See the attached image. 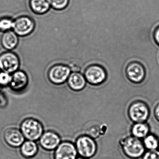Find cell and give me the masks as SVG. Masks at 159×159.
Instances as JSON below:
<instances>
[{"label":"cell","instance_id":"obj_4","mask_svg":"<svg viewBox=\"0 0 159 159\" xmlns=\"http://www.w3.org/2000/svg\"><path fill=\"white\" fill-rule=\"evenodd\" d=\"M84 75L88 83L93 85H98L106 80L107 73V70L102 66L93 64L85 69Z\"/></svg>","mask_w":159,"mask_h":159},{"label":"cell","instance_id":"obj_11","mask_svg":"<svg viewBox=\"0 0 159 159\" xmlns=\"http://www.w3.org/2000/svg\"><path fill=\"white\" fill-rule=\"evenodd\" d=\"M3 137L6 143L13 148L20 147L25 141V136L21 130L14 127L6 129Z\"/></svg>","mask_w":159,"mask_h":159},{"label":"cell","instance_id":"obj_6","mask_svg":"<svg viewBox=\"0 0 159 159\" xmlns=\"http://www.w3.org/2000/svg\"><path fill=\"white\" fill-rule=\"evenodd\" d=\"M70 69L66 64H59L52 66L48 71V78L55 84H63L71 74Z\"/></svg>","mask_w":159,"mask_h":159},{"label":"cell","instance_id":"obj_10","mask_svg":"<svg viewBox=\"0 0 159 159\" xmlns=\"http://www.w3.org/2000/svg\"><path fill=\"white\" fill-rule=\"evenodd\" d=\"M78 153L75 144L70 141L61 142L56 149L55 159H76Z\"/></svg>","mask_w":159,"mask_h":159},{"label":"cell","instance_id":"obj_2","mask_svg":"<svg viewBox=\"0 0 159 159\" xmlns=\"http://www.w3.org/2000/svg\"><path fill=\"white\" fill-rule=\"evenodd\" d=\"M20 128L25 138L31 141L39 140L43 134L42 124L33 118H28L24 120L21 123Z\"/></svg>","mask_w":159,"mask_h":159},{"label":"cell","instance_id":"obj_13","mask_svg":"<svg viewBox=\"0 0 159 159\" xmlns=\"http://www.w3.org/2000/svg\"><path fill=\"white\" fill-rule=\"evenodd\" d=\"M29 79L27 74L22 70H17L13 73L10 86L16 92H20L25 89L28 84Z\"/></svg>","mask_w":159,"mask_h":159},{"label":"cell","instance_id":"obj_19","mask_svg":"<svg viewBox=\"0 0 159 159\" xmlns=\"http://www.w3.org/2000/svg\"><path fill=\"white\" fill-rule=\"evenodd\" d=\"M143 145L148 150H155L159 148V141L157 137L152 134H149L143 139Z\"/></svg>","mask_w":159,"mask_h":159},{"label":"cell","instance_id":"obj_8","mask_svg":"<svg viewBox=\"0 0 159 159\" xmlns=\"http://www.w3.org/2000/svg\"><path fill=\"white\" fill-rule=\"evenodd\" d=\"M20 59L18 56L8 51L0 55V70L9 74L18 70L20 66Z\"/></svg>","mask_w":159,"mask_h":159},{"label":"cell","instance_id":"obj_7","mask_svg":"<svg viewBox=\"0 0 159 159\" xmlns=\"http://www.w3.org/2000/svg\"><path fill=\"white\" fill-rule=\"evenodd\" d=\"M125 71L127 79L135 84L142 82L146 78L147 72L144 66L137 61H132L128 63Z\"/></svg>","mask_w":159,"mask_h":159},{"label":"cell","instance_id":"obj_22","mask_svg":"<svg viewBox=\"0 0 159 159\" xmlns=\"http://www.w3.org/2000/svg\"><path fill=\"white\" fill-rule=\"evenodd\" d=\"M12 75L7 72H0V86H7L10 85L11 81Z\"/></svg>","mask_w":159,"mask_h":159},{"label":"cell","instance_id":"obj_21","mask_svg":"<svg viewBox=\"0 0 159 159\" xmlns=\"http://www.w3.org/2000/svg\"><path fill=\"white\" fill-rule=\"evenodd\" d=\"M70 0H51L52 7L57 11H62L68 6Z\"/></svg>","mask_w":159,"mask_h":159},{"label":"cell","instance_id":"obj_26","mask_svg":"<svg viewBox=\"0 0 159 159\" xmlns=\"http://www.w3.org/2000/svg\"><path fill=\"white\" fill-rule=\"evenodd\" d=\"M154 114L156 120L159 122V104L156 106L154 109Z\"/></svg>","mask_w":159,"mask_h":159},{"label":"cell","instance_id":"obj_15","mask_svg":"<svg viewBox=\"0 0 159 159\" xmlns=\"http://www.w3.org/2000/svg\"><path fill=\"white\" fill-rule=\"evenodd\" d=\"M19 43L18 36L13 30L4 32L1 38V44L5 50L12 51L16 48Z\"/></svg>","mask_w":159,"mask_h":159},{"label":"cell","instance_id":"obj_12","mask_svg":"<svg viewBox=\"0 0 159 159\" xmlns=\"http://www.w3.org/2000/svg\"><path fill=\"white\" fill-rule=\"evenodd\" d=\"M41 146L47 150L56 149L61 143V138L58 134L53 131H47L43 134L39 139Z\"/></svg>","mask_w":159,"mask_h":159},{"label":"cell","instance_id":"obj_3","mask_svg":"<svg viewBox=\"0 0 159 159\" xmlns=\"http://www.w3.org/2000/svg\"><path fill=\"white\" fill-rule=\"evenodd\" d=\"M75 145L78 154L86 159L93 157L97 151V145L94 139L87 135L79 137Z\"/></svg>","mask_w":159,"mask_h":159},{"label":"cell","instance_id":"obj_9","mask_svg":"<svg viewBox=\"0 0 159 159\" xmlns=\"http://www.w3.org/2000/svg\"><path fill=\"white\" fill-rule=\"evenodd\" d=\"M35 22L33 19L27 16H21L14 21L13 30L18 37L29 36L34 31Z\"/></svg>","mask_w":159,"mask_h":159},{"label":"cell","instance_id":"obj_27","mask_svg":"<svg viewBox=\"0 0 159 159\" xmlns=\"http://www.w3.org/2000/svg\"><path fill=\"white\" fill-rule=\"evenodd\" d=\"M86 159V158H84V157H81V156H80V157H78V158H77V159Z\"/></svg>","mask_w":159,"mask_h":159},{"label":"cell","instance_id":"obj_18","mask_svg":"<svg viewBox=\"0 0 159 159\" xmlns=\"http://www.w3.org/2000/svg\"><path fill=\"white\" fill-rule=\"evenodd\" d=\"M39 148L37 143L34 141H25L21 146V153L23 156L27 158H32L37 154Z\"/></svg>","mask_w":159,"mask_h":159},{"label":"cell","instance_id":"obj_24","mask_svg":"<svg viewBox=\"0 0 159 159\" xmlns=\"http://www.w3.org/2000/svg\"><path fill=\"white\" fill-rule=\"evenodd\" d=\"M142 159H159V150L147 151L142 156Z\"/></svg>","mask_w":159,"mask_h":159},{"label":"cell","instance_id":"obj_17","mask_svg":"<svg viewBox=\"0 0 159 159\" xmlns=\"http://www.w3.org/2000/svg\"><path fill=\"white\" fill-rule=\"evenodd\" d=\"M133 136L139 139H143L149 134L150 127L146 122L135 123L131 127Z\"/></svg>","mask_w":159,"mask_h":159},{"label":"cell","instance_id":"obj_23","mask_svg":"<svg viewBox=\"0 0 159 159\" xmlns=\"http://www.w3.org/2000/svg\"><path fill=\"white\" fill-rule=\"evenodd\" d=\"M103 131L105 130H103L102 127L101 128V126L100 127L97 126H92L87 131V134L86 135L94 139L97 138H98L102 134Z\"/></svg>","mask_w":159,"mask_h":159},{"label":"cell","instance_id":"obj_5","mask_svg":"<svg viewBox=\"0 0 159 159\" xmlns=\"http://www.w3.org/2000/svg\"><path fill=\"white\" fill-rule=\"evenodd\" d=\"M128 114L134 123L146 122L149 117V109L145 102L140 100L134 101L129 106Z\"/></svg>","mask_w":159,"mask_h":159},{"label":"cell","instance_id":"obj_16","mask_svg":"<svg viewBox=\"0 0 159 159\" xmlns=\"http://www.w3.org/2000/svg\"><path fill=\"white\" fill-rule=\"evenodd\" d=\"M30 6L36 14L43 15L52 7L51 0H30Z\"/></svg>","mask_w":159,"mask_h":159},{"label":"cell","instance_id":"obj_20","mask_svg":"<svg viewBox=\"0 0 159 159\" xmlns=\"http://www.w3.org/2000/svg\"><path fill=\"white\" fill-rule=\"evenodd\" d=\"M14 25V20L8 17H3L0 19V31L2 32L11 30Z\"/></svg>","mask_w":159,"mask_h":159},{"label":"cell","instance_id":"obj_14","mask_svg":"<svg viewBox=\"0 0 159 159\" xmlns=\"http://www.w3.org/2000/svg\"><path fill=\"white\" fill-rule=\"evenodd\" d=\"M67 82L70 88L76 92L83 90L87 82L84 75L78 72H71Z\"/></svg>","mask_w":159,"mask_h":159},{"label":"cell","instance_id":"obj_25","mask_svg":"<svg viewBox=\"0 0 159 159\" xmlns=\"http://www.w3.org/2000/svg\"><path fill=\"white\" fill-rule=\"evenodd\" d=\"M153 38L155 42L159 45V26L154 30L153 32Z\"/></svg>","mask_w":159,"mask_h":159},{"label":"cell","instance_id":"obj_1","mask_svg":"<svg viewBox=\"0 0 159 159\" xmlns=\"http://www.w3.org/2000/svg\"><path fill=\"white\" fill-rule=\"evenodd\" d=\"M120 144L124 154L131 159H139L146 152V148L141 139L132 135L122 139Z\"/></svg>","mask_w":159,"mask_h":159}]
</instances>
